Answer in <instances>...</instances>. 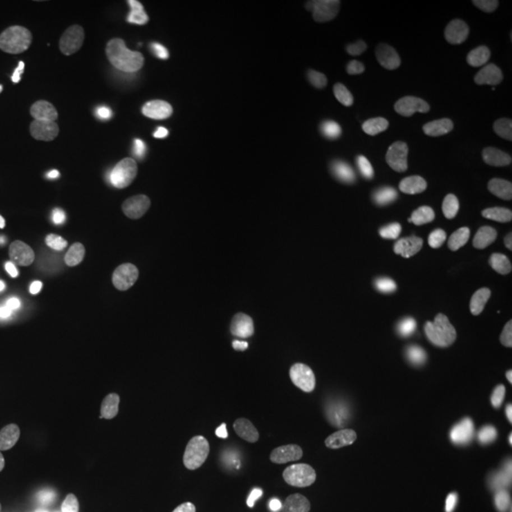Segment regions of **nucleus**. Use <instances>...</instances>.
Here are the masks:
<instances>
[{
  "label": "nucleus",
  "mask_w": 512,
  "mask_h": 512,
  "mask_svg": "<svg viewBox=\"0 0 512 512\" xmlns=\"http://www.w3.org/2000/svg\"><path fill=\"white\" fill-rule=\"evenodd\" d=\"M211 107L220 128L245 145H274L289 128L287 110L258 99L241 76H226L215 84Z\"/></svg>",
  "instance_id": "nucleus-1"
},
{
  "label": "nucleus",
  "mask_w": 512,
  "mask_h": 512,
  "mask_svg": "<svg viewBox=\"0 0 512 512\" xmlns=\"http://www.w3.org/2000/svg\"><path fill=\"white\" fill-rule=\"evenodd\" d=\"M63 84V65L44 52H21L0 69V99L19 109H40L52 103Z\"/></svg>",
  "instance_id": "nucleus-2"
},
{
  "label": "nucleus",
  "mask_w": 512,
  "mask_h": 512,
  "mask_svg": "<svg viewBox=\"0 0 512 512\" xmlns=\"http://www.w3.org/2000/svg\"><path fill=\"white\" fill-rule=\"evenodd\" d=\"M275 330L264 315H251L236 325L220 346V366L236 378H249L274 353Z\"/></svg>",
  "instance_id": "nucleus-3"
},
{
  "label": "nucleus",
  "mask_w": 512,
  "mask_h": 512,
  "mask_svg": "<svg viewBox=\"0 0 512 512\" xmlns=\"http://www.w3.org/2000/svg\"><path fill=\"white\" fill-rule=\"evenodd\" d=\"M169 80V61L160 50L135 55L120 76L118 95L126 109L139 112L154 105L165 92Z\"/></svg>",
  "instance_id": "nucleus-4"
},
{
  "label": "nucleus",
  "mask_w": 512,
  "mask_h": 512,
  "mask_svg": "<svg viewBox=\"0 0 512 512\" xmlns=\"http://www.w3.org/2000/svg\"><path fill=\"white\" fill-rule=\"evenodd\" d=\"M302 403L291 389H275L258 395L245 406L243 418L247 427L262 439H277L291 429L300 416Z\"/></svg>",
  "instance_id": "nucleus-5"
},
{
  "label": "nucleus",
  "mask_w": 512,
  "mask_h": 512,
  "mask_svg": "<svg viewBox=\"0 0 512 512\" xmlns=\"http://www.w3.org/2000/svg\"><path fill=\"white\" fill-rule=\"evenodd\" d=\"M59 264L74 281L103 283L116 272L118 253L110 243L67 239L59 251Z\"/></svg>",
  "instance_id": "nucleus-6"
},
{
  "label": "nucleus",
  "mask_w": 512,
  "mask_h": 512,
  "mask_svg": "<svg viewBox=\"0 0 512 512\" xmlns=\"http://www.w3.org/2000/svg\"><path fill=\"white\" fill-rule=\"evenodd\" d=\"M285 228L300 238L330 239L346 228V215L334 203L323 200L294 203L285 213Z\"/></svg>",
  "instance_id": "nucleus-7"
},
{
  "label": "nucleus",
  "mask_w": 512,
  "mask_h": 512,
  "mask_svg": "<svg viewBox=\"0 0 512 512\" xmlns=\"http://www.w3.org/2000/svg\"><path fill=\"white\" fill-rule=\"evenodd\" d=\"M63 234L74 241H99L110 243L116 238V224L109 211L99 203L80 200L63 211L61 219Z\"/></svg>",
  "instance_id": "nucleus-8"
},
{
  "label": "nucleus",
  "mask_w": 512,
  "mask_h": 512,
  "mask_svg": "<svg viewBox=\"0 0 512 512\" xmlns=\"http://www.w3.org/2000/svg\"><path fill=\"white\" fill-rule=\"evenodd\" d=\"M255 6L260 12V25L255 33L256 44L274 50L294 48L298 35L287 18L285 8L274 0H256Z\"/></svg>",
  "instance_id": "nucleus-9"
},
{
  "label": "nucleus",
  "mask_w": 512,
  "mask_h": 512,
  "mask_svg": "<svg viewBox=\"0 0 512 512\" xmlns=\"http://www.w3.org/2000/svg\"><path fill=\"white\" fill-rule=\"evenodd\" d=\"M19 512H71L65 497L46 482L33 480L21 488L18 497Z\"/></svg>",
  "instance_id": "nucleus-10"
},
{
  "label": "nucleus",
  "mask_w": 512,
  "mask_h": 512,
  "mask_svg": "<svg viewBox=\"0 0 512 512\" xmlns=\"http://www.w3.org/2000/svg\"><path fill=\"white\" fill-rule=\"evenodd\" d=\"M90 482L95 494L103 495L110 501H126L135 492V482L129 476L107 467L97 469Z\"/></svg>",
  "instance_id": "nucleus-11"
},
{
  "label": "nucleus",
  "mask_w": 512,
  "mask_h": 512,
  "mask_svg": "<svg viewBox=\"0 0 512 512\" xmlns=\"http://www.w3.org/2000/svg\"><path fill=\"white\" fill-rule=\"evenodd\" d=\"M302 101L306 103V107L319 118H325V120H332L338 116V105L334 101V97L329 92H325L323 88L319 86H313L308 84L302 88Z\"/></svg>",
  "instance_id": "nucleus-12"
},
{
  "label": "nucleus",
  "mask_w": 512,
  "mask_h": 512,
  "mask_svg": "<svg viewBox=\"0 0 512 512\" xmlns=\"http://www.w3.org/2000/svg\"><path fill=\"white\" fill-rule=\"evenodd\" d=\"M266 306L268 310L274 313L275 317H285L291 306H293V289L289 287L287 281L272 277L268 281V296H266Z\"/></svg>",
  "instance_id": "nucleus-13"
},
{
  "label": "nucleus",
  "mask_w": 512,
  "mask_h": 512,
  "mask_svg": "<svg viewBox=\"0 0 512 512\" xmlns=\"http://www.w3.org/2000/svg\"><path fill=\"white\" fill-rule=\"evenodd\" d=\"M169 509H171V497L167 494V490L162 486H150L139 495V499L135 501V505L129 512H169Z\"/></svg>",
  "instance_id": "nucleus-14"
},
{
  "label": "nucleus",
  "mask_w": 512,
  "mask_h": 512,
  "mask_svg": "<svg viewBox=\"0 0 512 512\" xmlns=\"http://www.w3.org/2000/svg\"><path fill=\"white\" fill-rule=\"evenodd\" d=\"M105 442L107 446L112 450H120V448H126L129 442H131V427H129L128 421L124 418H109L105 421Z\"/></svg>",
  "instance_id": "nucleus-15"
},
{
  "label": "nucleus",
  "mask_w": 512,
  "mask_h": 512,
  "mask_svg": "<svg viewBox=\"0 0 512 512\" xmlns=\"http://www.w3.org/2000/svg\"><path fill=\"white\" fill-rule=\"evenodd\" d=\"M48 135H50V129L46 122H40L38 124L37 133L31 137V141L27 143V148L23 152V162L31 167L40 164L42 162V150L48 145Z\"/></svg>",
  "instance_id": "nucleus-16"
},
{
  "label": "nucleus",
  "mask_w": 512,
  "mask_h": 512,
  "mask_svg": "<svg viewBox=\"0 0 512 512\" xmlns=\"http://www.w3.org/2000/svg\"><path fill=\"white\" fill-rule=\"evenodd\" d=\"M192 228L200 238L213 239L219 238L222 234L224 224H222V219L213 213H200L192 220Z\"/></svg>",
  "instance_id": "nucleus-17"
},
{
  "label": "nucleus",
  "mask_w": 512,
  "mask_h": 512,
  "mask_svg": "<svg viewBox=\"0 0 512 512\" xmlns=\"http://www.w3.org/2000/svg\"><path fill=\"white\" fill-rule=\"evenodd\" d=\"M336 272V260L330 255H317L308 266V274L315 277H327V275Z\"/></svg>",
  "instance_id": "nucleus-18"
},
{
  "label": "nucleus",
  "mask_w": 512,
  "mask_h": 512,
  "mask_svg": "<svg viewBox=\"0 0 512 512\" xmlns=\"http://www.w3.org/2000/svg\"><path fill=\"white\" fill-rule=\"evenodd\" d=\"M118 351H120V346H118V342H114V340H105V342H101L97 348L93 349V353H95L97 357H114Z\"/></svg>",
  "instance_id": "nucleus-19"
},
{
  "label": "nucleus",
  "mask_w": 512,
  "mask_h": 512,
  "mask_svg": "<svg viewBox=\"0 0 512 512\" xmlns=\"http://www.w3.org/2000/svg\"><path fill=\"white\" fill-rule=\"evenodd\" d=\"M12 452V442L4 431H0V458H8Z\"/></svg>",
  "instance_id": "nucleus-20"
},
{
  "label": "nucleus",
  "mask_w": 512,
  "mask_h": 512,
  "mask_svg": "<svg viewBox=\"0 0 512 512\" xmlns=\"http://www.w3.org/2000/svg\"><path fill=\"white\" fill-rule=\"evenodd\" d=\"M12 486V476L8 473H0V490H8Z\"/></svg>",
  "instance_id": "nucleus-21"
},
{
  "label": "nucleus",
  "mask_w": 512,
  "mask_h": 512,
  "mask_svg": "<svg viewBox=\"0 0 512 512\" xmlns=\"http://www.w3.org/2000/svg\"><path fill=\"white\" fill-rule=\"evenodd\" d=\"M4 181H6V171H4V169H0V186L4 184Z\"/></svg>",
  "instance_id": "nucleus-22"
}]
</instances>
